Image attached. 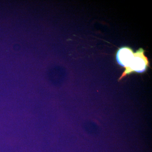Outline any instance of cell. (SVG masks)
Masks as SVG:
<instances>
[{
  "label": "cell",
  "instance_id": "1",
  "mask_svg": "<svg viewBox=\"0 0 152 152\" xmlns=\"http://www.w3.org/2000/svg\"><path fill=\"white\" fill-rule=\"evenodd\" d=\"M149 66V60L145 55V50L142 48H140L134 52V58L129 66L125 68L119 80H121L126 76L133 73L141 74L145 72Z\"/></svg>",
  "mask_w": 152,
  "mask_h": 152
},
{
  "label": "cell",
  "instance_id": "2",
  "mask_svg": "<svg viewBox=\"0 0 152 152\" xmlns=\"http://www.w3.org/2000/svg\"><path fill=\"white\" fill-rule=\"evenodd\" d=\"M134 56V52L132 49L128 47H121L117 51L116 59L119 65L125 68L129 66Z\"/></svg>",
  "mask_w": 152,
  "mask_h": 152
}]
</instances>
